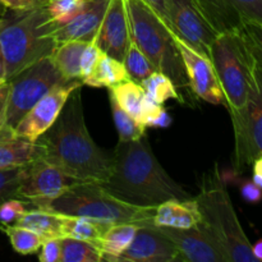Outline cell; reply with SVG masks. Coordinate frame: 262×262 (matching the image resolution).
I'll use <instances>...</instances> for the list:
<instances>
[{"mask_svg":"<svg viewBox=\"0 0 262 262\" xmlns=\"http://www.w3.org/2000/svg\"><path fill=\"white\" fill-rule=\"evenodd\" d=\"M81 87H77L64 104L54 124L36 140L42 147L46 163L79 182L102 183L113 168V152L95 143L86 127Z\"/></svg>","mask_w":262,"mask_h":262,"instance_id":"1","label":"cell"},{"mask_svg":"<svg viewBox=\"0 0 262 262\" xmlns=\"http://www.w3.org/2000/svg\"><path fill=\"white\" fill-rule=\"evenodd\" d=\"M100 184L118 200L135 206L156 207L169 200L193 197L166 173L145 136L118 142L112 173Z\"/></svg>","mask_w":262,"mask_h":262,"instance_id":"2","label":"cell"},{"mask_svg":"<svg viewBox=\"0 0 262 262\" xmlns=\"http://www.w3.org/2000/svg\"><path fill=\"white\" fill-rule=\"evenodd\" d=\"M211 63L222 84L228 112L247 101L253 81L262 76V26L220 33L211 46Z\"/></svg>","mask_w":262,"mask_h":262,"instance_id":"3","label":"cell"},{"mask_svg":"<svg viewBox=\"0 0 262 262\" xmlns=\"http://www.w3.org/2000/svg\"><path fill=\"white\" fill-rule=\"evenodd\" d=\"M58 27L48 8L33 10L8 8L0 19V53L5 81L43 56L53 54L58 45L55 40Z\"/></svg>","mask_w":262,"mask_h":262,"instance_id":"4","label":"cell"},{"mask_svg":"<svg viewBox=\"0 0 262 262\" xmlns=\"http://www.w3.org/2000/svg\"><path fill=\"white\" fill-rule=\"evenodd\" d=\"M124 3L133 42L156 71L173 82L181 102L193 104L196 96L189 86L174 33L143 0H124Z\"/></svg>","mask_w":262,"mask_h":262,"instance_id":"5","label":"cell"},{"mask_svg":"<svg viewBox=\"0 0 262 262\" xmlns=\"http://www.w3.org/2000/svg\"><path fill=\"white\" fill-rule=\"evenodd\" d=\"M194 200L201 222L215 238L228 262H257L252 253V243L241 225L217 163L202 176L200 192Z\"/></svg>","mask_w":262,"mask_h":262,"instance_id":"6","label":"cell"},{"mask_svg":"<svg viewBox=\"0 0 262 262\" xmlns=\"http://www.w3.org/2000/svg\"><path fill=\"white\" fill-rule=\"evenodd\" d=\"M38 209L68 216L91 217L112 224L147 225L152 224L156 207L135 206L118 200L100 183L78 182Z\"/></svg>","mask_w":262,"mask_h":262,"instance_id":"7","label":"cell"},{"mask_svg":"<svg viewBox=\"0 0 262 262\" xmlns=\"http://www.w3.org/2000/svg\"><path fill=\"white\" fill-rule=\"evenodd\" d=\"M76 81V79H74ZM5 123L3 129L12 132L23 115L49 91L68 83L54 64L51 56H43L9 79Z\"/></svg>","mask_w":262,"mask_h":262,"instance_id":"8","label":"cell"},{"mask_svg":"<svg viewBox=\"0 0 262 262\" xmlns=\"http://www.w3.org/2000/svg\"><path fill=\"white\" fill-rule=\"evenodd\" d=\"M234 130V171L242 173L262 156V76L253 81L247 101L229 113Z\"/></svg>","mask_w":262,"mask_h":262,"instance_id":"9","label":"cell"},{"mask_svg":"<svg viewBox=\"0 0 262 262\" xmlns=\"http://www.w3.org/2000/svg\"><path fill=\"white\" fill-rule=\"evenodd\" d=\"M168 27L182 42L211 60V46L219 33L209 25L192 0H164Z\"/></svg>","mask_w":262,"mask_h":262,"instance_id":"10","label":"cell"},{"mask_svg":"<svg viewBox=\"0 0 262 262\" xmlns=\"http://www.w3.org/2000/svg\"><path fill=\"white\" fill-rule=\"evenodd\" d=\"M78 182L58 166L46 163L43 159H37L26 166L18 197L32 204L33 209H38Z\"/></svg>","mask_w":262,"mask_h":262,"instance_id":"11","label":"cell"},{"mask_svg":"<svg viewBox=\"0 0 262 262\" xmlns=\"http://www.w3.org/2000/svg\"><path fill=\"white\" fill-rule=\"evenodd\" d=\"M217 33L262 26V0H192Z\"/></svg>","mask_w":262,"mask_h":262,"instance_id":"12","label":"cell"},{"mask_svg":"<svg viewBox=\"0 0 262 262\" xmlns=\"http://www.w3.org/2000/svg\"><path fill=\"white\" fill-rule=\"evenodd\" d=\"M79 86H82V82L76 79L49 91L23 115L13 128V135L36 142V140L54 124L69 95Z\"/></svg>","mask_w":262,"mask_h":262,"instance_id":"13","label":"cell"},{"mask_svg":"<svg viewBox=\"0 0 262 262\" xmlns=\"http://www.w3.org/2000/svg\"><path fill=\"white\" fill-rule=\"evenodd\" d=\"M183 261L176 245L154 224L140 225L127 250L115 262Z\"/></svg>","mask_w":262,"mask_h":262,"instance_id":"14","label":"cell"},{"mask_svg":"<svg viewBox=\"0 0 262 262\" xmlns=\"http://www.w3.org/2000/svg\"><path fill=\"white\" fill-rule=\"evenodd\" d=\"M176 245L182 260L188 262H228L215 238L202 222L192 228L159 227Z\"/></svg>","mask_w":262,"mask_h":262,"instance_id":"15","label":"cell"},{"mask_svg":"<svg viewBox=\"0 0 262 262\" xmlns=\"http://www.w3.org/2000/svg\"><path fill=\"white\" fill-rule=\"evenodd\" d=\"M176 42L183 59L189 86L196 99H201L210 104L225 106L224 92H223L222 84H220L211 60L192 50L177 36Z\"/></svg>","mask_w":262,"mask_h":262,"instance_id":"16","label":"cell"},{"mask_svg":"<svg viewBox=\"0 0 262 262\" xmlns=\"http://www.w3.org/2000/svg\"><path fill=\"white\" fill-rule=\"evenodd\" d=\"M96 40L100 49L106 55L123 63L130 41L129 22L124 0H110Z\"/></svg>","mask_w":262,"mask_h":262,"instance_id":"17","label":"cell"},{"mask_svg":"<svg viewBox=\"0 0 262 262\" xmlns=\"http://www.w3.org/2000/svg\"><path fill=\"white\" fill-rule=\"evenodd\" d=\"M109 2L110 0H87L72 19L56 28V42L71 40L91 41L97 37Z\"/></svg>","mask_w":262,"mask_h":262,"instance_id":"18","label":"cell"},{"mask_svg":"<svg viewBox=\"0 0 262 262\" xmlns=\"http://www.w3.org/2000/svg\"><path fill=\"white\" fill-rule=\"evenodd\" d=\"M41 158L40 143L18 137L8 129H0V170L28 165Z\"/></svg>","mask_w":262,"mask_h":262,"instance_id":"19","label":"cell"},{"mask_svg":"<svg viewBox=\"0 0 262 262\" xmlns=\"http://www.w3.org/2000/svg\"><path fill=\"white\" fill-rule=\"evenodd\" d=\"M201 222L199 206L194 197L189 200H169L156 206L152 224L156 227H168L186 229Z\"/></svg>","mask_w":262,"mask_h":262,"instance_id":"20","label":"cell"},{"mask_svg":"<svg viewBox=\"0 0 262 262\" xmlns=\"http://www.w3.org/2000/svg\"><path fill=\"white\" fill-rule=\"evenodd\" d=\"M138 227L140 225L130 223H117L110 225L96 245L102 255V261L115 262L130 245Z\"/></svg>","mask_w":262,"mask_h":262,"instance_id":"21","label":"cell"},{"mask_svg":"<svg viewBox=\"0 0 262 262\" xmlns=\"http://www.w3.org/2000/svg\"><path fill=\"white\" fill-rule=\"evenodd\" d=\"M87 42L89 41H64V42L56 45L53 54L50 55L58 71L68 81H74V79L81 81L79 61H81V55Z\"/></svg>","mask_w":262,"mask_h":262,"instance_id":"22","label":"cell"},{"mask_svg":"<svg viewBox=\"0 0 262 262\" xmlns=\"http://www.w3.org/2000/svg\"><path fill=\"white\" fill-rule=\"evenodd\" d=\"M112 225V223L100 222L86 216H68L61 215V233L63 238H74V239L86 241L97 245L105 230Z\"/></svg>","mask_w":262,"mask_h":262,"instance_id":"23","label":"cell"},{"mask_svg":"<svg viewBox=\"0 0 262 262\" xmlns=\"http://www.w3.org/2000/svg\"><path fill=\"white\" fill-rule=\"evenodd\" d=\"M19 227L27 228L46 239L63 238L61 233V215L41 209H30L17 222Z\"/></svg>","mask_w":262,"mask_h":262,"instance_id":"24","label":"cell"},{"mask_svg":"<svg viewBox=\"0 0 262 262\" xmlns=\"http://www.w3.org/2000/svg\"><path fill=\"white\" fill-rule=\"evenodd\" d=\"M109 90L119 106L141 124V119H142L146 102H147V96L143 92L141 84L127 79Z\"/></svg>","mask_w":262,"mask_h":262,"instance_id":"25","label":"cell"},{"mask_svg":"<svg viewBox=\"0 0 262 262\" xmlns=\"http://www.w3.org/2000/svg\"><path fill=\"white\" fill-rule=\"evenodd\" d=\"M127 79L129 78L122 61L104 53L94 72L90 74L89 78L83 81V84L97 87V89H112L115 84L127 81Z\"/></svg>","mask_w":262,"mask_h":262,"instance_id":"26","label":"cell"},{"mask_svg":"<svg viewBox=\"0 0 262 262\" xmlns=\"http://www.w3.org/2000/svg\"><path fill=\"white\" fill-rule=\"evenodd\" d=\"M100 261H102V255L94 243L68 237L60 239V261L59 262Z\"/></svg>","mask_w":262,"mask_h":262,"instance_id":"27","label":"cell"},{"mask_svg":"<svg viewBox=\"0 0 262 262\" xmlns=\"http://www.w3.org/2000/svg\"><path fill=\"white\" fill-rule=\"evenodd\" d=\"M146 96L155 104L163 105L168 100H177L181 102V96L173 82L164 73L156 71L141 83Z\"/></svg>","mask_w":262,"mask_h":262,"instance_id":"28","label":"cell"},{"mask_svg":"<svg viewBox=\"0 0 262 262\" xmlns=\"http://www.w3.org/2000/svg\"><path fill=\"white\" fill-rule=\"evenodd\" d=\"M123 66H124L125 72H127L128 78L138 84L142 83L148 76L156 72L155 67L143 55L142 51L136 46L132 38H130L127 53H125L124 59H123Z\"/></svg>","mask_w":262,"mask_h":262,"instance_id":"29","label":"cell"},{"mask_svg":"<svg viewBox=\"0 0 262 262\" xmlns=\"http://www.w3.org/2000/svg\"><path fill=\"white\" fill-rule=\"evenodd\" d=\"M0 230L8 235L13 250L19 255L27 256L37 253L43 243V238H41L31 229L19 227V225H8Z\"/></svg>","mask_w":262,"mask_h":262,"instance_id":"30","label":"cell"},{"mask_svg":"<svg viewBox=\"0 0 262 262\" xmlns=\"http://www.w3.org/2000/svg\"><path fill=\"white\" fill-rule=\"evenodd\" d=\"M109 100L110 106H112L113 119H114L115 128L118 130V136H119V141H133L145 136V132L147 128L145 125L140 124L137 120L133 119L128 113H125L119 106L117 100L114 99V96L110 92Z\"/></svg>","mask_w":262,"mask_h":262,"instance_id":"31","label":"cell"},{"mask_svg":"<svg viewBox=\"0 0 262 262\" xmlns=\"http://www.w3.org/2000/svg\"><path fill=\"white\" fill-rule=\"evenodd\" d=\"M26 166L27 165L0 170V204L5 200L19 199L18 189L26 173Z\"/></svg>","mask_w":262,"mask_h":262,"instance_id":"32","label":"cell"},{"mask_svg":"<svg viewBox=\"0 0 262 262\" xmlns=\"http://www.w3.org/2000/svg\"><path fill=\"white\" fill-rule=\"evenodd\" d=\"M87 0H50L48 8L53 19L59 26L64 25L74 17Z\"/></svg>","mask_w":262,"mask_h":262,"instance_id":"33","label":"cell"},{"mask_svg":"<svg viewBox=\"0 0 262 262\" xmlns=\"http://www.w3.org/2000/svg\"><path fill=\"white\" fill-rule=\"evenodd\" d=\"M33 209L32 204L20 199L5 200L0 204V229L8 225L17 224L27 210Z\"/></svg>","mask_w":262,"mask_h":262,"instance_id":"34","label":"cell"},{"mask_svg":"<svg viewBox=\"0 0 262 262\" xmlns=\"http://www.w3.org/2000/svg\"><path fill=\"white\" fill-rule=\"evenodd\" d=\"M102 54H104V51L100 49L96 37L89 41L87 45L84 46L83 53L81 55V61H79V72H81V77L79 78H81L82 84H83L84 79L89 78L90 74L96 68Z\"/></svg>","mask_w":262,"mask_h":262,"instance_id":"35","label":"cell"},{"mask_svg":"<svg viewBox=\"0 0 262 262\" xmlns=\"http://www.w3.org/2000/svg\"><path fill=\"white\" fill-rule=\"evenodd\" d=\"M60 239L61 238H53L46 239L40 247L38 260L41 262H59L60 261Z\"/></svg>","mask_w":262,"mask_h":262,"instance_id":"36","label":"cell"},{"mask_svg":"<svg viewBox=\"0 0 262 262\" xmlns=\"http://www.w3.org/2000/svg\"><path fill=\"white\" fill-rule=\"evenodd\" d=\"M2 2L9 9L33 10L46 8L50 0H2Z\"/></svg>","mask_w":262,"mask_h":262,"instance_id":"37","label":"cell"},{"mask_svg":"<svg viewBox=\"0 0 262 262\" xmlns=\"http://www.w3.org/2000/svg\"><path fill=\"white\" fill-rule=\"evenodd\" d=\"M241 196L250 204H257L261 200V188L256 186L253 182H246L241 187Z\"/></svg>","mask_w":262,"mask_h":262,"instance_id":"38","label":"cell"},{"mask_svg":"<svg viewBox=\"0 0 262 262\" xmlns=\"http://www.w3.org/2000/svg\"><path fill=\"white\" fill-rule=\"evenodd\" d=\"M8 96H9V82L4 81L3 83H0V129L4 128Z\"/></svg>","mask_w":262,"mask_h":262,"instance_id":"39","label":"cell"},{"mask_svg":"<svg viewBox=\"0 0 262 262\" xmlns=\"http://www.w3.org/2000/svg\"><path fill=\"white\" fill-rule=\"evenodd\" d=\"M171 124V117L168 114V112L165 110V107L160 110L158 113L155 118L151 120V123L148 124V127L151 128H168Z\"/></svg>","mask_w":262,"mask_h":262,"instance_id":"40","label":"cell"},{"mask_svg":"<svg viewBox=\"0 0 262 262\" xmlns=\"http://www.w3.org/2000/svg\"><path fill=\"white\" fill-rule=\"evenodd\" d=\"M156 14L160 17V19L168 26V20H166V14H165V3L164 0H143ZM169 28V27H168Z\"/></svg>","mask_w":262,"mask_h":262,"instance_id":"41","label":"cell"},{"mask_svg":"<svg viewBox=\"0 0 262 262\" xmlns=\"http://www.w3.org/2000/svg\"><path fill=\"white\" fill-rule=\"evenodd\" d=\"M252 170H253V177L252 182L257 187L262 188V156L257 158L252 164Z\"/></svg>","mask_w":262,"mask_h":262,"instance_id":"42","label":"cell"},{"mask_svg":"<svg viewBox=\"0 0 262 262\" xmlns=\"http://www.w3.org/2000/svg\"><path fill=\"white\" fill-rule=\"evenodd\" d=\"M252 253L257 262H261L262 260V241L258 239L255 245H252Z\"/></svg>","mask_w":262,"mask_h":262,"instance_id":"43","label":"cell"},{"mask_svg":"<svg viewBox=\"0 0 262 262\" xmlns=\"http://www.w3.org/2000/svg\"><path fill=\"white\" fill-rule=\"evenodd\" d=\"M0 81H5V78H4V63H3L2 53H0Z\"/></svg>","mask_w":262,"mask_h":262,"instance_id":"44","label":"cell"},{"mask_svg":"<svg viewBox=\"0 0 262 262\" xmlns=\"http://www.w3.org/2000/svg\"><path fill=\"white\" fill-rule=\"evenodd\" d=\"M7 9H8V8L5 7V5L3 4V2H2V0H0V19H2V17H3V15L5 14V12H7Z\"/></svg>","mask_w":262,"mask_h":262,"instance_id":"45","label":"cell"},{"mask_svg":"<svg viewBox=\"0 0 262 262\" xmlns=\"http://www.w3.org/2000/svg\"><path fill=\"white\" fill-rule=\"evenodd\" d=\"M3 82H4V81H0V83H3Z\"/></svg>","mask_w":262,"mask_h":262,"instance_id":"46","label":"cell"}]
</instances>
